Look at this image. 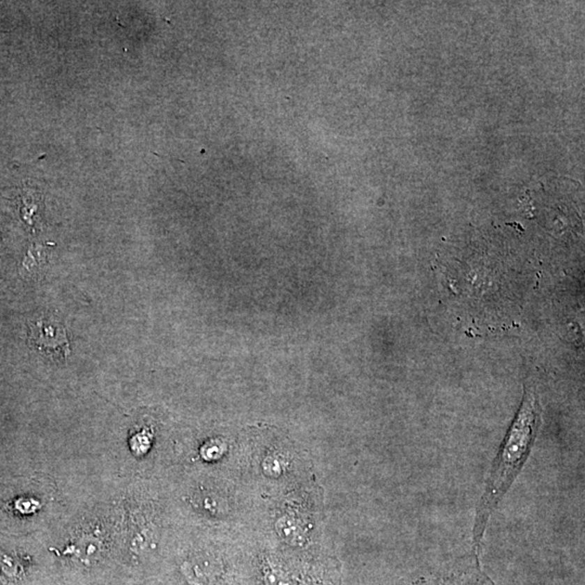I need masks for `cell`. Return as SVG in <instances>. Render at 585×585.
<instances>
[{"label": "cell", "instance_id": "1", "mask_svg": "<svg viewBox=\"0 0 585 585\" xmlns=\"http://www.w3.org/2000/svg\"><path fill=\"white\" fill-rule=\"evenodd\" d=\"M539 400L532 389H526L522 407L512 422L506 440L493 464L486 490L481 499L473 527L475 543L478 545L493 510L510 489L527 461L540 425Z\"/></svg>", "mask_w": 585, "mask_h": 585}, {"label": "cell", "instance_id": "2", "mask_svg": "<svg viewBox=\"0 0 585 585\" xmlns=\"http://www.w3.org/2000/svg\"><path fill=\"white\" fill-rule=\"evenodd\" d=\"M29 337L33 344L47 355L66 357L68 342L66 328L58 321L40 319L31 328Z\"/></svg>", "mask_w": 585, "mask_h": 585}, {"label": "cell", "instance_id": "3", "mask_svg": "<svg viewBox=\"0 0 585 585\" xmlns=\"http://www.w3.org/2000/svg\"><path fill=\"white\" fill-rule=\"evenodd\" d=\"M278 532L281 534L282 538H284L287 541L297 542L301 541V527L297 524L296 520L291 517H283L278 522L277 524Z\"/></svg>", "mask_w": 585, "mask_h": 585}, {"label": "cell", "instance_id": "4", "mask_svg": "<svg viewBox=\"0 0 585 585\" xmlns=\"http://www.w3.org/2000/svg\"><path fill=\"white\" fill-rule=\"evenodd\" d=\"M264 469H265L266 473H268L269 476H279L283 471V463H282L281 457H277V455L267 457L264 462Z\"/></svg>", "mask_w": 585, "mask_h": 585}, {"label": "cell", "instance_id": "5", "mask_svg": "<svg viewBox=\"0 0 585 585\" xmlns=\"http://www.w3.org/2000/svg\"><path fill=\"white\" fill-rule=\"evenodd\" d=\"M265 579L268 585H289L287 577L275 568H266Z\"/></svg>", "mask_w": 585, "mask_h": 585}, {"label": "cell", "instance_id": "6", "mask_svg": "<svg viewBox=\"0 0 585 585\" xmlns=\"http://www.w3.org/2000/svg\"><path fill=\"white\" fill-rule=\"evenodd\" d=\"M203 506L208 512H218L220 504H219V500L217 496H207L203 499Z\"/></svg>", "mask_w": 585, "mask_h": 585}]
</instances>
